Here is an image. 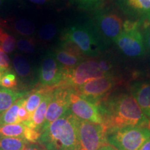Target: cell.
<instances>
[{"instance_id":"9a60e30c","label":"cell","mask_w":150,"mask_h":150,"mask_svg":"<svg viewBox=\"0 0 150 150\" xmlns=\"http://www.w3.org/2000/svg\"><path fill=\"white\" fill-rule=\"evenodd\" d=\"M134 97L143 113L149 118L150 112V82H135L130 87Z\"/></svg>"},{"instance_id":"d6a6232c","label":"cell","mask_w":150,"mask_h":150,"mask_svg":"<svg viewBox=\"0 0 150 150\" xmlns=\"http://www.w3.org/2000/svg\"><path fill=\"white\" fill-rule=\"evenodd\" d=\"M143 36L144 40H145L146 48H147L150 52V28H148V29L146 30L145 35H144Z\"/></svg>"},{"instance_id":"5b68a950","label":"cell","mask_w":150,"mask_h":150,"mask_svg":"<svg viewBox=\"0 0 150 150\" xmlns=\"http://www.w3.org/2000/svg\"><path fill=\"white\" fill-rule=\"evenodd\" d=\"M150 138L149 127L124 128L108 131L106 142L117 150H140Z\"/></svg>"},{"instance_id":"e575fe53","label":"cell","mask_w":150,"mask_h":150,"mask_svg":"<svg viewBox=\"0 0 150 150\" xmlns=\"http://www.w3.org/2000/svg\"><path fill=\"white\" fill-rule=\"evenodd\" d=\"M98 150H117L116 148H115L112 146L108 145V144H106V145H103Z\"/></svg>"},{"instance_id":"836d02e7","label":"cell","mask_w":150,"mask_h":150,"mask_svg":"<svg viewBox=\"0 0 150 150\" xmlns=\"http://www.w3.org/2000/svg\"><path fill=\"white\" fill-rule=\"evenodd\" d=\"M24 150H47L45 148H42L38 146V145H35V144H31L27 146V147L25 148Z\"/></svg>"},{"instance_id":"cb8c5ba5","label":"cell","mask_w":150,"mask_h":150,"mask_svg":"<svg viewBox=\"0 0 150 150\" xmlns=\"http://www.w3.org/2000/svg\"><path fill=\"white\" fill-rule=\"evenodd\" d=\"M16 38L8 33H3L0 35V49L5 53L10 54L16 47Z\"/></svg>"},{"instance_id":"ffe728a7","label":"cell","mask_w":150,"mask_h":150,"mask_svg":"<svg viewBox=\"0 0 150 150\" xmlns=\"http://www.w3.org/2000/svg\"><path fill=\"white\" fill-rule=\"evenodd\" d=\"M29 144L24 138L0 137V150H24Z\"/></svg>"},{"instance_id":"f35d334b","label":"cell","mask_w":150,"mask_h":150,"mask_svg":"<svg viewBox=\"0 0 150 150\" xmlns=\"http://www.w3.org/2000/svg\"><path fill=\"white\" fill-rule=\"evenodd\" d=\"M4 33V32L3 29H1V27H0V35H1V34H2V33Z\"/></svg>"},{"instance_id":"8fae6325","label":"cell","mask_w":150,"mask_h":150,"mask_svg":"<svg viewBox=\"0 0 150 150\" xmlns=\"http://www.w3.org/2000/svg\"><path fill=\"white\" fill-rule=\"evenodd\" d=\"M71 91V88L62 86L56 87V88L54 90L52 100L47 110L45 120L42 131L52 122L62 117L70 110Z\"/></svg>"},{"instance_id":"7bdbcfd3","label":"cell","mask_w":150,"mask_h":150,"mask_svg":"<svg viewBox=\"0 0 150 150\" xmlns=\"http://www.w3.org/2000/svg\"><path fill=\"white\" fill-rule=\"evenodd\" d=\"M1 67H0V70H1Z\"/></svg>"},{"instance_id":"f546056e","label":"cell","mask_w":150,"mask_h":150,"mask_svg":"<svg viewBox=\"0 0 150 150\" xmlns=\"http://www.w3.org/2000/svg\"><path fill=\"white\" fill-rule=\"evenodd\" d=\"M25 103L26 99L24 100L18 110V123L23 124L24 125L29 122L31 118V115L27 111V108H26Z\"/></svg>"},{"instance_id":"74e56055","label":"cell","mask_w":150,"mask_h":150,"mask_svg":"<svg viewBox=\"0 0 150 150\" xmlns=\"http://www.w3.org/2000/svg\"><path fill=\"white\" fill-rule=\"evenodd\" d=\"M4 1H5V0H0V7L1 6V5L3 4Z\"/></svg>"},{"instance_id":"6da1fadb","label":"cell","mask_w":150,"mask_h":150,"mask_svg":"<svg viewBox=\"0 0 150 150\" xmlns=\"http://www.w3.org/2000/svg\"><path fill=\"white\" fill-rule=\"evenodd\" d=\"M98 106L107 132L129 127H149V119L130 93L115 95L102 100Z\"/></svg>"},{"instance_id":"5bb4252c","label":"cell","mask_w":150,"mask_h":150,"mask_svg":"<svg viewBox=\"0 0 150 150\" xmlns=\"http://www.w3.org/2000/svg\"><path fill=\"white\" fill-rule=\"evenodd\" d=\"M53 53L56 61L67 69L73 68L84 61V55L79 49L67 41L63 40Z\"/></svg>"},{"instance_id":"9c48e42d","label":"cell","mask_w":150,"mask_h":150,"mask_svg":"<svg viewBox=\"0 0 150 150\" xmlns=\"http://www.w3.org/2000/svg\"><path fill=\"white\" fill-rule=\"evenodd\" d=\"M65 68L56 61L53 52L50 51L43 56L39 68L38 77L45 87H59L64 79Z\"/></svg>"},{"instance_id":"ac0fdd59","label":"cell","mask_w":150,"mask_h":150,"mask_svg":"<svg viewBox=\"0 0 150 150\" xmlns=\"http://www.w3.org/2000/svg\"><path fill=\"white\" fill-rule=\"evenodd\" d=\"M13 67L18 77L22 79H29L32 78L33 69L25 57L20 54H16L13 59Z\"/></svg>"},{"instance_id":"b9f144b4","label":"cell","mask_w":150,"mask_h":150,"mask_svg":"<svg viewBox=\"0 0 150 150\" xmlns=\"http://www.w3.org/2000/svg\"><path fill=\"white\" fill-rule=\"evenodd\" d=\"M1 18H0V23H1Z\"/></svg>"},{"instance_id":"3957f363","label":"cell","mask_w":150,"mask_h":150,"mask_svg":"<svg viewBox=\"0 0 150 150\" xmlns=\"http://www.w3.org/2000/svg\"><path fill=\"white\" fill-rule=\"evenodd\" d=\"M63 40L73 43L84 56L93 58L106 51L108 42L99 33L93 21L70 26L63 33Z\"/></svg>"},{"instance_id":"8992f818","label":"cell","mask_w":150,"mask_h":150,"mask_svg":"<svg viewBox=\"0 0 150 150\" xmlns=\"http://www.w3.org/2000/svg\"><path fill=\"white\" fill-rule=\"evenodd\" d=\"M107 130L103 125L79 120V150H98L106 142Z\"/></svg>"},{"instance_id":"ba28073f","label":"cell","mask_w":150,"mask_h":150,"mask_svg":"<svg viewBox=\"0 0 150 150\" xmlns=\"http://www.w3.org/2000/svg\"><path fill=\"white\" fill-rule=\"evenodd\" d=\"M116 83L117 77L112 74L89 81L74 91L90 102L98 104L111 91Z\"/></svg>"},{"instance_id":"7c38bea8","label":"cell","mask_w":150,"mask_h":150,"mask_svg":"<svg viewBox=\"0 0 150 150\" xmlns=\"http://www.w3.org/2000/svg\"><path fill=\"white\" fill-rule=\"evenodd\" d=\"M122 54L129 57L138 58L144 56L146 46L144 36L139 30L122 31L113 41Z\"/></svg>"},{"instance_id":"4fadbf2b","label":"cell","mask_w":150,"mask_h":150,"mask_svg":"<svg viewBox=\"0 0 150 150\" xmlns=\"http://www.w3.org/2000/svg\"><path fill=\"white\" fill-rule=\"evenodd\" d=\"M120 10L141 26L150 25V0H116Z\"/></svg>"},{"instance_id":"83f0119b","label":"cell","mask_w":150,"mask_h":150,"mask_svg":"<svg viewBox=\"0 0 150 150\" xmlns=\"http://www.w3.org/2000/svg\"><path fill=\"white\" fill-rule=\"evenodd\" d=\"M41 134L39 131L33 129L31 127H25L24 133V138L29 143H34L38 141Z\"/></svg>"},{"instance_id":"603a6c76","label":"cell","mask_w":150,"mask_h":150,"mask_svg":"<svg viewBox=\"0 0 150 150\" xmlns=\"http://www.w3.org/2000/svg\"><path fill=\"white\" fill-rule=\"evenodd\" d=\"M13 28L17 33L23 36H31L35 32L34 24L26 19L18 20L15 22Z\"/></svg>"},{"instance_id":"d6986e66","label":"cell","mask_w":150,"mask_h":150,"mask_svg":"<svg viewBox=\"0 0 150 150\" xmlns=\"http://www.w3.org/2000/svg\"><path fill=\"white\" fill-rule=\"evenodd\" d=\"M24 99V97L18 99L8 109L0 115V126L18 123V110Z\"/></svg>"},{"instance_id":"2e32d148","label":"cell","mask_w":150,"mask_h":150,"mask_svg":"<svg viewBox=\"0 0 150 150\" xmlns=\"http://www.w3.org/2000/svg\"><path fill=\"white\" fill-rule=\"evenodd\" d=\"M53 91V88H50L48 90V91L47 92L44 97H43L42 102L39 105V106L35 110V111L33 112V115H31V120L26 124L25 126L31 127V128L39 131L41 134L45 120V116L48 106L52 98Z\"/></svg>"},{"instance_id":"1f68e13d","label":"cell","mask_w":150,"mask_h":150,"mask_svg":"<svg viewBox=\"0 0 150 150\" xmlns=\"http://www.w3.org/2000/svg\"><path fill=\"white\" fill-rule=\"evenodd\" d=\"M0 67L4 69L10 68V59L8 55L1 49H0Z\"/></svg>"},{"instance_id":"277c9868","label":"cell","mask_w":150,"mask_h":150,"mask_svg":"<svg viewBox=\"0 0 150 150\" xmlns=\"http://www.w3.org/2000/svg\"><path fill=\"white\" fill-rule=\"evenodd\" d=\"M113 67L109 59L84 60L73 68H65L64 79L59 86L75 90L89 81L114 74Z\"/></svg>"},{"instance_id":"4316f807","label":"cell","mask_w":150,"mask_h":150,"mask_svg":"<svg viewBox=\"0 0 150 150\" xmlns=\"http://www.w3.org/2000/svg\"><path fill=\"white\" fill-rule=\"evenodd\" d=\"M17 48L22 52L33 54L35 52V43L31 38H20L16 42Z\"/></svg>"},{"instance_id":"7402d4cb","label":"cell","mask_w":150,"mask_h":150,"mask_svg":"<svg viewBox=\"0 0 150 150\" xmlns=\"http://www.w3.org/2000/svg\"><path fill=\"white\" fill-rule=\"evenodd\" d=\"M25 127V125L21 123L1 125L0 126V137L24 138Z\"/></svg>"},{"instance_id":"484cf974","label":"cell","mask_w":150,"mask_h":150,"mask_svg":"<svg viewBox=\"0 0 150 150\" xmlns=\"http://www.w3.org/2000/svg\"><path fill=\"white\" fill-rule=\"evenodd\" d=\"M57 33V28L54 24H47L41 28L38 32V37L42 41L52 40Z\"/></svg>"},{"instance_id":"d590c367","label":"cell","mask_w":150,"mask_h":150,"mask_svg":"<svg viewBox=\"0 0 150 150\" xmlns=\"http://www.w3.org/2000/svg\"><path fill=\"white\" fill-rule=\"evenodd\" d=\"M140 150H150V138L145 142V144L142 146Z\"/></svg>"},{"instance_id":"60d3db41","label":"cell","mask_w":150,"mask_h":150,"mask_svg":"<svg viewBox=\"0 0 150 150\" xmlns=\"http://www.w3.org/2000/svg\"><path fill=\"white\" fill-rule=\"evenodd\" d=\"M149 119L150 120V112H149Z\"/></svg>"},{"instance_id":"4dcf8cb0","label":"cell","mask_w":150,"mask_h":150,"mask_svg":"<svg viewBox=\"0 0 150 150\" xmlns=\"http://www.w3.org/2000/svg\"><path fill=\"white\" fill-rule=\"evenodd\" d=\"M141 24L139 22L133 20H127L123 22V31H133L136 30H139Z\"/></svg>"},{"instance_id":"44dd1931","label":"cell","mask_w":150,"mask_h":150,"mask_svg":"<svg viewBox=\"0 0 150 150\" xmlns=\"http://www.w3.org/2000/svg\"><path fill=\"white\" fill-rule=\"evenodd\" d=\"M50 88L45 87V88H41L37 90L34 93L30 95L27 99H26L25 106L27 108V111L31 114V115L35 111L37 108L38 107L39 105L42 102L43 97L45 95L47 92Z\"/></svg>"},{"instance_id":"d4e9b609","label":"cell","mask_w":150,"mask_h":150,"mask_svg":"<svg viewBox=\"0 0 150 150\" xmlns=\"http://www.w3.org/2000/svg\"><path fill=\"white\" fill-rule=\"evenodd\" d=\"M18 86V79L16 75L10 68L6 71L0 80V87L5 88H15Z\"/></svg>"},{"instance_id":"30bf717a","label":"cell","mask_w":150,"mask_h":150,"mask_svg":"<svg viewBox=\"0 0 150 150\" xmlns=\"http://www.w3.org/2000/svg\"><path fill=\"white\" fill-rule=\"evenodd\" d=\"M70 112L81 120L103 125V117L98 104L90 102L72 89L70 93Z\"/></svg>"},{"instance_id":"f1b7e54d","label":"cell","mask_w":150,"mask_h":150,"mask_svg":"<svg viewBox=\"0 0 150 150\" xmlns=\"http://www.w3.org/2000/svg\"><path fill=\"white\" fill-rule=\"evenodd\" d=\"M80 8L85 10L96 9L100 6L101 0H74Z\"/></svg>"},{"instance_id":"ab89813d","label":"cell","mask_w":150,"mask_h":150,"mask_svg":"<svg viewBox=\"0 0 150 150\" xmlns=\"http://www.w3.org/2000/svg\"><path fill=\"white\" fill-rule=\"evenodd\" d=\"M149 127L150 128V120H149Z\"/></svg>"},{"instance_id":"52a82bcc","label":"cell","mask_w":150,"mask_h":150,"mask_svg":"<svg viewBox=\"0 0 150 150\" xmlns=\"http://www.w3.org/2000/svg\"><path fill=\"white\" fill-rule=\"evenodd\" d=\"M97 31L106 40L113 42L123 31V21L118 15L106 9H97L93 20Z\"/></svg>"},{"instance_id":"8d00e7d4","label":"cell","mask_w":150,"mask_h":150,"mask_svg":"<svg viewBox=\"0 0 150 150\" xmlns=\"http://www.w3.org/2000/svg\"><path fill=\"white\" fill-rule=\"evenodd\" d=\"M29 1H31L35 4H38V5H42L45 4L48 0H29Z\"/></svg>"},{"instance_id":"7a4b0ae2","label":"cell","mask_w":150,"mask_h":150,"mask_svg":"<svg viewBox=\"0 0 150 150\" xmlns=\"http://www.w3.org/2000/svg\"><path fill=\"white\" fill-rule=\"evenodd\" d=\"M79 120L69 110L41 132L39 143L47 150H79Z\"/></svg>"},{"instance_id":"e0dca14e","label":"cell","mask_w":150,"mask_h":150,"mask_svg":"<svg viewBox=\"0 0 150 150\" xmlns=\"http://www.w3.org/2000/svg\"><path fill=\"white\" fill-rule=\"evenodd\" d=\"M26 92H17L11 89L0 87V115L16 102L27 95Z\"/></svg>"}]
</instances>
